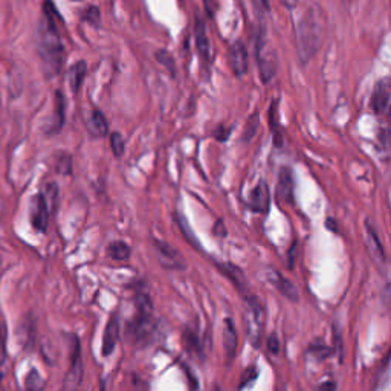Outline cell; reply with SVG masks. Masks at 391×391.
Here are the masks:
<instances>
[{
	"label": "cell",
	"mask_w": 391,
	"mask_h": 391,
	"mask_svg": "<svg viewBox=\"0 0 391 391\" xmlns=\"http://www.w3.org/2000/svg\"><path fill=\"white\" fill-rule=\"evenodd\" d=\"M56 9L51 0L43 6V17L37 28V52L40 56L43 71L48 78H54L61 72L64 63V46L56 21Z\"/></svg>",
	"instance_id": "6da1fadb"
},
{
	"label": "cell",
	"mask_w": 391,
	"mask_h": 391,
	"mask_svg": "<svg viewBox=\"0 0 391 391\" xmlns=\"http://www.w3.org/2000/svg\"><path fill=\"white\" fill-rule=\"evenodd\" d=\"M136 306V315L126 325V338L132 345L144 347L150 344L158 325L153 318V303L150 300L148 292H138Z\"/></svg>",
	"instance_id": "7a4b0ae2"
},
{
	"label": "cell",
	"mask_w": 391,
	"mask_h": 391,
	"mask_svg": "<svg viewBox=\"0 0 391 391\" xmlns=\"http://www.w3.org/2000/svg\"><path fill=\"white\" fill-rule=\"evenodd\" d=\"M297 37V49L301 64H308L315 54H317L321 41V28L317 16L313 14V9H309L303 16L295 31Z\"/></svg>",
	"instance_id": "3957f363"
},
{
	"label": "cell",
	"mask_w": 391,
	"mask_h": 391,
	"mask_svg": "<svg viewBox=\"0 0 391 391\" xmlns=\"http://www.w3.org/2000/svg\"><path fill=\"white\" fill-rule=\"evenodd\" d=\"M255 57H257V63H258L260 78H262L263 83H269L270 80L275 77L277 68H278V61H277L275 52L270 49V46L268 45L263 32L257 39Z\"/></svg>",
	"instance_id": "277c9868"
},
{
	"label": "cell",
	"mask_w": 391,
	"mask_h": 391,
	"mask_svg": "<svg viewBox=\"0 0 391 391\" xmlns=\"http://www.w3.org/2000/svg\"><path fill=\"white\" fill-rule=\"evenodd\" d=\"M84 375V365H83V357H81V345L77 335H72V342H71V364L69 370L64 376L63 388L64 390H77L81 385Z\"/></svg>",
	"instance_id": "5b68a950"
},
{
	"label": "cell",
	"mask_w": 391,
	"mask_h": 391,
	"mask_svg": "<svg viewBox=\"0 0 391 391\" xmlns=\"http://www.w3.org/2000/svg\"><path fill=\"white\" fill-rule=\"evenodd\" d=\"M246 301L248 306V327H249V335H251V338L254 341V345H258L260 341V333H262L263 329V323H265V309L263 304L260 303V300L254 295L243 297Z\"/></svg>",
	"instance_id": "8992f818"
},
{
	"label": "cell",
	"mask_w": 391,
	"mask_h": 391,
	"mask_svg": "<svg viewBox=\"0 0 391 391\" xmlns=\"http://www.w3.org/2000/svg\"><path fill=\"white\" fill-rule=\"evenodd\" d=\"M29 219H31V225L34 228L36 231L39 233H46L48 225H49V208L45 196L43 193H37L34 198L31 199L29 203Z\"/></svg>",
	"instance_id": "52a82bcc"
},
{
	"label": "cell",
	"mask_w": 391,
	"mask_h": 391,
	"mask_svg": "<svg viewBox=\"0 0 391 391\" xmlns=\"http://www.w3.org/2000/svg\"><path fill=\"white\" fill-rule=\"evenodd\" d=\"M153 248L156 251L159 263L162 266L167 269H175V270L186 269V262H183V258L181 257V254L175 248L162 240H153Z\"/></svg>",
	"instance_id": "ba28073f"
},
{
	"label": "cell",
	"mask_w": 391,
	"mask_h": 391,
	"mask_svg": "<svg viewBox=\"0 0 391 391\" xmlns=\"http://www.w3.org/2000/svg\"><path fill=\"white\" fill-rule=\"evenodd\" d=\"M268 281L270 285H273L281 295L285 298L290 300V301H298L300 300V293L298 289L295 288V285H292L290 281L275 269H269L268 270Z\"/></svg>",
	"instance_id": "9c48e42d"
},
{
	"label": "cell",
	"mask_w": 391,
	"mask_h": 391,
	"mask_svg": "<svg viewBox=\"0 0 391 391\" xmlns=\"http://www.w3.org/2000/svg\"><path fill=\"white\" fill-rule=\"evenodd\" d=\"M230 59H231V68H233V72L235 73V77L238 78L245 77L249 68V59H248V49L242 40H237L231 46Z\"/></svg>",
	"instance_id": "30bf717a"
},
{
	"label": "cell",
	"mask_w": 391,
	"mask_h": 391,
	"mask_svg": "<svg viewBox=\"0 0 391 391\" xmlns=\"http://www.w3.org/2000/svg\"><path fill=\"white\" fill-rule=\"evenodd\" d=\"M293 175L289 167L280 168L278 181H277V199L280 203H292L293 202Z\"/></svg>",
	"instance_id": "8fae6325"
},
{
	"label": "cell",
	"mask_w": 391,
	"mask_h": 391,
	"mask_svg": "<svg viewBox=\"0 0 391 391\" xmlns=\"http://www.w3.org/2000/svg\"><path fill=\"white\" fill-rule=\"evenodd\" d=\"M390 104V78L379 80L372 95V108L376 115L384 113Z\"/></svg>",
	"instance_id": "7c38bea8"
},
{
	"label": "cell",
	"mask_w": 391,
	"mask_h": 391,
	"mask_svg": "<svg viewBox=\"0 0 391 391\" xmlns=\"http://www.w3.org/2000/svg\"><path fill=\"white\" fill-rule=\"evenodd\" d=\"M194 39H196V48L199 51V56L205 63H210L211 59V46H210V39L206 34V26L205 21L200 17H196L194 21Z\"/></svg>",
	"instance_id": "4fadbf2b"
},
{
	"label": "cell",
	"mask_w": 391,
	"mask_h": 391,
	"mask_svg": "<svg viewBox=\"0 0 391 391\" xmlns=\"http://www.w3.org/2000/svg\"><path fill=\"white\" fill-rule=\"evenodd\" d=\"M119 330H121V325H119V320L116 315L108 320L106 330H104V336H103V356H111L115 350L116 342L119 340Z\"/></svg>",
	"instance_id": "5bb4252c"
},
{
	"label": "cell",
	"mask_w": 391,
	"mask_h": 391,
	"mask_svg": "<svg viewBox=\"0 0 391 391\" xmlns=\"http://www.w3.org/2000/svg\"><path fill=\"white\" fill-rule=\"evenodd\" d=\"M217 268H219L220 273L231 280V283L235 286V289L242 293L243 297L249 295V290H248V285H246V277L245 274L242 273L240 268H237L235 265L233 263H220L217 265Z\"/></svg>",
	"instance_id": "9a60e30c"
},
{
	"label": "cell",
	"mask_w": 391,
	"mask_h": 391,
	"mask_svg": "<svg viewBox=\"0 0 391 391\" xmlns=\"http://www.w3.org/2000/svg\"><path fill=\"white\" fill-rule=\"evenodd\" d=\"M249 205H251V208L257 213L265 214L269 211L270 198H269L268 183L265 181H260L257 183V187L253 190L251 198H249Z\"/></svg>",
	"instance_id": "2e32d148"
},
{
	"label": "cell",
	"mask_w": 391,
	"mask_h": 391,
	"mask_svg": "<svg viewBox=\"0 0 391 391\" xmlns=\"http://www.w3.org/2000/svg\"><path fill=\"white\" fill-rule=\"evenodd\" d=\"M365 231H367V248L372 253L373 258L379 263L385 262V251L381 238L377 235L376 228L372 225L370 220H365Z\"/></svg>",
	"instance_id": "e0dca14e"
},
{
	"label": "cell",
	"mask_w": 391,
	"mask_h": 391,
	"mask_svg": "<svg viewBox=\"0 0 391 391\" xmlns=\"http://www.w3.org/2000/svg\"><path fill=\"white\" fill-rule=\"evenodd\" d=\"M84 124H86V128H88V132L95 138H104L108 135L107 119L104 113L101 111H98V108H93Z\"/></svg>",
	"instance_id": "ac0fdd59"
},
{
	"label": "cell",
	"mask_w": 391,
	"mask_h": 391,
	"mask_svg": "<svg viewBox=\"0 0 391 391\" xmlns=\"http://www.w3.org/2000/svg\"><path fill=\"white\" fill-rule=\"evenodd\" d=\"M238 347V336L235 325L231 318H226L223 323V349L228 360H234Z\"/></svg>",
	"instance_id": "d6986e66"
},
{
	"label": "cell",
	"mask_w": 391,
	"mask_h": 391,
	"mask_svg": "<svg viewBox=\"0 0 391 391\" xmlns=\"http://www.w3.org/2000/svg\"><path fill=\"white\" fill-rule=\"evenodd\" d=\"M64 118H66V103H64L63 93L59 91L56 92V112H54V119L48 128L49 136L60 132L64 126Z\"/></svg>",
	"instance_id": "ffe728a7"
},
{
	"label": "cell",
	"mask_w": 391,
	"mask_h": 391,
	"mask_svg": "<svg viewBox=\"0 0 391 391\" xmlns=\"http://www.w3.org/2000/svg\"><path fill=\"white\" fill-rule=\"evenodd\" d=\"M86 72H88V64H86V61H83V60L77 61L71 66L69 84H71V89L73 93H78L81 84H83V80L86 77Z\"/></svg>",
	"instance_id": "44dd1931"
},
{
	"label": "cell",
	"mask_w": 391,
	"mask_h": 391,
	"mask_svg": "<svg viewBox=\"0 0 391 391\" xmlns=\"http://www.w3.org/2000/svg\"><path fill=\"white\" fill-rule=\"evenodd\" d=\"M130 254H132V248H130L126 242H112L107 246V255L112 260H118V262H123V260H128Z\"/></svg>",
	"instance_id": "7402d4cb"
},
{
	"label": "cell",
	"mask_w": 391,
	"mask_h": 391,
	"mask_svg": "<svg viewBox=\"0 0 391 391\" xmlns=\"http://www.w3.org/2000/svg\"><path fill=\"white\" fill-rule=\"evenodd\" d=\"M268 116H269V126H270V128H273V133H274V144L278 148L283 147V135H281V130L278 127V112H277V103L275 101L270 104Z\"/></svg>",
	"instance_id": "603a6c76"
},
{
	"label": "cell",
	"mask_w": 391,
	"mask_h": 391,
	"mask_svg": "<svg viewBox=\"0 0 391 391\" xmlns=\"http://www.w3.org/2000/svg\"><path fill=\"white\" fill-rule=\"evenodd\" d=\"M43 196H45L49 211L56 213L57 206H59V186H57V183L56 182H49L46 186V188H45V191H43Z\"/></svg>",
	"instance_id": "cb8c5ba5"
},
{
	"label": "cell",
	"mask_w": 391,
	"mask_h": 391,
	"mask_svg": "<svg viewBox=\"0 0 391 391\" xmlns=\"http://www.w3.org/2000/svg\"><path fill=\"white\" fill-rule=\"evenodd\" d=\"M258 127H260V113L254 112L251 116L248 118L245 130H243V141H245V143H251V141L257 135Z\"/></svg>",
	"instance_id": "d4e9b609"
},
{
	"label": "cell",
	"mask_w": 391,
	"mask_h": 391,
	"mask_svg": "<svg viewBox=\"0 0 391 391\" xmlns=\"http://www.w3.org/2000/svg\"><path fill=\"white\" fill-rule=\"evenodd\" d=\"M45 387V381H43L41 375L39 373L37 368H31L28 375L25 376V388L28 390H41Z\"/></svg>",
	"instance_id": "484cf974"
},
{
	"label": "cell",
	"mask_w": 391,
	"mask_h": 391,
	"mask_svg": "<svg viewBox=\"0 0 391 391\" xmlns=\"http://www.w3.org/2000/svg\"><path fill=\"white\" fill-rule=\"evenodd\" d=\"M156 60L162 64V66L167 68V71L171 73V77H175V75H176V63L166 49H161V51L156 52Z\"/></svg>",
	"instance_id": "4316f807"
},
{
	"label": "cell",
	"mask_w": 391,
	"mask_h": 391,
	"mask_svg": "<svg viewBox=\"0 0 391 391\" xmlns=\"http://www.w3.org/2000/svg\"><path fill=\"white\" fill-rule=\"evenodd\" d=\"M309 355H313L315 357H317V360L323 361V360H325V357L332 356V349L329 345H325L324 342L317 341L309 347Z\"/></svg>",
	"instance_id": "83f0119b"
},
{
	"label": "cell",
	"mask_w": 391,
	"mask_h": 391,
	"mask_svg": "<svg viewBox=\"0 0 391 391\" xmlns=\"http://www.w3.org/2000/svg\"><path fill=\"white\" fill-rule=\"evenodd\" d=\"M6 340H8V333L5 325H0V384H2V377H4V364L6 361Z\"/></svg>",
	"instance_id": "f1b7e54d"
},
{
	"label": "cell",
	"mask_w": 391,
	"mask_h": 391,
	"mask_svg": "<svg viewBox=\"0 0 391 391\" xmlns=\"http://www.w3.org/2000/svg\"><path fill=\"white\" fill-rule=\"evenodd\" d=\"M111 147H112V151H113L115 158H121L124 155L126 146H124V139H123L121 133L113 132L111 135Z\"/></svg>",
	"instance_id": "f546056e"
},
{
	"label": "cell",
	"mask_w": 391,
	"mask_h": 391,
	"mask_svg": "<svg viewBox=\"0 0 391 391\" xmlns=\"http://www.w3.org/2000/svg\"><path fill=\"white\" fill-rule=\"evenodd\" d=\"M56 168H57V171L60 173V175H64V176L71 175V173H72V158L69 155H61L57 159Z\"/></svg>",
	"instance_id": "4dcf8cb0"
},
{
	"label": "cell",
	"mask_w": 391,
	"mask_h": 391,
	"mask_svg": "<svg viewBox=\"0 0 391 391\" xmlns=\"http://www.w3.org/2000/svg\"><path fill=\"white\" fill-rule=\"evenodd\" d=\"M258 376V370H257V367L255 365H251V367H248L243 376H242V382H240V388L243 387H249L251 385L255 379Z\"/></svg>",
	"instance_id": "1f68e13d"
},
{
	"label": "cell",
	"mask_w": 391,
	"mask_h": 391,
	"mask_svg": "<svg viewBox=\"0 0 391 391\" xmlns=\"http://www.w3.org/2000/svg\"><path fill=\"white\" fill-rule=\"evenodd\" d=\"M84 20H88L89 24L96 26L98 24H100V9H98L96 6H91L88 9V13L84 14Z\"/></svg>",
	"instance_id": "d6a6232c"
},
{
	"label": "cell",
	"mask_w": 391,
	"mask_h": 391,
	"mask_svg": "<svg viewBox=\"0 0 391 391\" xmlns=\"http://www.w3.org/2000/svg\"><path fill=\"white\" fill-rule=\"evenodd\" d=\"M268 350L273 355H278L280 353V341L277 333H270L268 338Z\"/></svg>",
	"instance_id": "836d02e7"
},
{
	"label": "cell",
	"mask_w": 391,
	"mask_h": 391,
	"mask_svg": "<svg viewBox=\"0 0 391 391\" xmlns=\"http://www.w3.org/2000/svg\"><path fill=\"white\" fill-rule=\"evenodd\" d=\"M297 249H298L297 242H293V243H292V246H290V249H289V254H288V265H289V268H293V266H295V260H297Z\"/></svg>",
	"instance_id": "e575fe53"
},
{
	"label": "cell",
	"mask_w": 391,
	"mask_h": 391,
	"mask_svg": "<svg viewBox=\"0 0 391 391\" xmlns=\"http://www.w3.org/2000/svg\"><path fill=\"white\" fill-rule=\"evenodd\" d=\"M253 4L255 6V9L262 11V13H269V2L268 0H253Z\"/></svg>",
	"instance_id": "d590c367"
},
{
	"label": "cell",
	"mask_w": 391,
	"mask_h": 391,
	"mask_svg": "<svg viewBox=\"0 0 391 391\" xmlns=\"http://www.w3.org/2000/svg\"><path fill=\"white\" fill-rule=\"evenodd\" d=\"M214 235L217 237H225L226 235V230H225V225H223V220H217L215 225H214Z\"/></svg>",
	"instance_id": "8d00e7d4"
},
{
	"label": "cell",
	"mask_w": 391,
	"mask_h": 391,
	"mask_svg": "<svg viewBox=\"0 0 391 391\" xmlns=\"http://www.w3.org/2000/svg\"><path fill=\"white\" fill-rule=\"evenodd\" d=\"M228 133H230V128H225L223 126H220L219 128H217V130H215V133H214V136H215L217 139H219V141H226V138H228Z\"/></svg>",
	"instance_id": "74e56055"
},
{
	"label": "cell",
	"mask_w": 391,
	"mask_h": 391,
	"mask_svg": "<svg viewBox=\"0 0 391 391\" xmlns=\"http://www.w3.org/2000/svg\"><path fill=\"white\" fill-rule=\"evenodd\" d=\"M281 2H283V5H285L288 9H293V8L297 6L298 0H281Z\"/></svg>",
	"instance_id": "f35d334b"
},
{
	"label": "cell",
	"mask_w": 391,
	"mask_h": 391,
	"mask_svg": "<svg viewBox=\"0 0 391 391\" xmlns=\"http://www.w3.org/2000/svg\"><path fill=\"white\" fill-rule=\"evenodd\" d=\"M335 387H336V385H335V384H330V382H329V384H324V385H320V388H335Z\"/></svg>",
	"instance_id": "ab89813d"
},
{
	"label": "cell",
	"mask_w": 391,
	"mask_h": 391,
	"mask_svg": "<svg viewBox=\"0 0 391 391\" xmlns=\"http://www.w3.org/2000/svg\"><path fill=\"white\" fill-rule=\"evenodd\" d=\"M75 2H80V0H75Z\"/></svg>",
	"instance_id": "60d3db41"
}]
</instances>
